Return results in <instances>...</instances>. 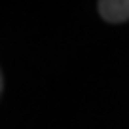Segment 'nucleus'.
<instances>
[{
  "instance_id": "nucleus-1",
  "label": "nucleus",
  "mask_w": 129,
  "mask_h": 129,
  "mask_svg": "<svg viewBox=\"0 0 129 129\" xmlns=\"http://www.w3.org/2000/svg\"><path fill=\"white\" fill-rule=\"evenodd\" d=\"M99 12L110 23H121L129 19V0H112L99 2Z\"/></svg>"
}]
</instances>
